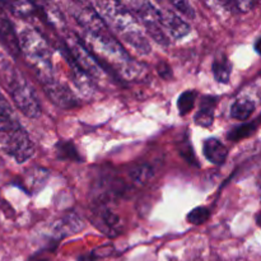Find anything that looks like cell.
I'll use <instances>...</instances> for the list:
<instances>
[{
    "mask_svg": "<svg viewBox=\"0 0 261 261\" xmlns=\"http://www.w3.org/2000/svg\"><path fill=\"white\" fill-rule=\"evenodd\" d=\"M0 111L10 112V114H12V109H10V106L8 105V102L5 101L4 97L2 96V93H0Z\"/></svg>",
    "mask_w": 261,
    "mask_h": 261,
    "instance_id": "cell-28",
    "label": "cell"
},
{
    "mask_svg": "<svg viewBox=\"0 0 261 261\" xmlns=\"http://www.w3.org/2000/svg\"><path fill=\"white\" fill-rule=\"evenodd\" d=\"M99 14L103 15L111 27L121 35V37L127 43L137 48L139 53L148 54L150 51V45L140 32L139 24L135 15L127 9L126 5L116 2L97 3Z\"/></svg>",
    "mask_w": 261,
    "mask_h": 261,
    "instance_id": "cell-1",
    "label": "cell"
},
{
    "mask_svg": "<svg viewBox=\"0 0 261 261\" xmlns=\"http://www.w3.org/2000/svg\"><path fill=\"white\" fill-rule=\"evenodd\" d=\"M43 89L48 98L53 101V103L60 109H73V107L78 106V99H76L75 94L68 87L59 83L55 79L50 83L43 84Z\"/></svg>",
    "mask_w": 261,
    "mask_h": 261,
    "instance_id": "cell-9",
    "label": "cell"
},
{
    "mask_svg": "<svg viewBox=\"0 0 261 261\" xmlns=\"http://www.w3.org/2000/svg\"><path fill=\"white\" fill-rule=\"evenodd\" d=\"M257 189H259V193H260V196H261V175H260V177L257 178Z\"/></svg>",
    "mask_w": 261,
    "mask_h": 261,
    "instance_id": "cell-32",
    "label": "cell"
},
{
    "mask_svg": "<svg viewBox=\"0 0 261 261\" xmlns=\"http://www.w3.org/2000/svg\"><path fill=\"white\" fill-rule=\"evenodd\" d=\"M255 111V103L250 98H240L231 106V116L233 119L245 121Z\"/></svg>",
    "mask_w": 261,
    "mask_h": 261,
    "instance_id": "cell-17",
    "label": "cell"
},
{
    "mask_svg": "<svg viewBox=\"0 0 261 261\" xmlns=\"http://www.w3.org/2000/svg\"><path fill=\"white\" fill-rule=\"evenodd\" d=\"M157 71L160 74V76H162L163 79H171V76H172V71H171L170 65L166 61H160L157 64Z\"/></svg>",
    "mask_w": 261,
    "mask_h": 261,
    "instance_id": "cell-26",
    "label": "cell"
},
{
    "mask_svg": "<svg viewBox=\"0 0 261 261\" xmlns=\"http://www.w3.org/2000/svg\"><path fill=\"white\" fill-rule=\"evenodd\" d=\"M181 154H182L184 157L189 161V162H193V160H194V162H196V158H195V155H194V149L190 147V144H186V148L182 147V149H181Z\"/></svg>",
    "mask_w": 261,
    "mask_h": 261,
    "instance_id": "cell-27",
    "label": "cell"
},
{
    "mask_svg": "<svg viewBox=\"0 0 261 261\" xmlns=\"http://www.w3.org/2000/svg\"><path fill=\"white\" fill-rule=\"evenodd\" d=\"M127 9L135 15L144 27L147 28V32L158 45L168 46L170 40L167 35L163 32L162 27V12L161 9L155 8L149 2H133L127 4Z\"/></svg>",
    "mask_w": 261,
    "mask_h": 261,
    "instance_id": "cell-5",
    "label": "cell"
},
{
    "mask_svg": "<svg viewBox=\"0 0 261 261\" xmlns=\"http://www.w3.org/2000/svg\"><path fill=\"white\" fill-rule=\"evenodd\" d=\"M212 70H213V75L218 83L228 84L229 78H231L232 65L226 55H222L221 58L216 59V60L213 61Z\"/></svg>",
    "mask_w": 261,
    "mask_h": 261,
    "instance_id": "cell-15",
    "label": "cell"
},
{
    "mask_svg": "<svg viewBox=\"0 0 261 261\" xmlns=\"http://www.w3.org/2000/svg\"><path fill=\"white\" fill-rule=\"evenodd\" d=\"M74 15L89 36H101L109 33V27L103 18L92 7H81L75 10Z\"/></svg>",
    "mask_w": 261,
    "mask_h": 261,
    "instance_id": "cell-8",
    "label": "cell"
},
{
    "mask_svg": "<svg viewBox=\"0 0 261 261\" xmlns=\"http://www.w3.org/2000/svg\"><path fill=\"white\" fill-rule=\"evenodd\" d=\"M203 153L206 160L213 165H223L228 155L226 145L217 138H209L204 142Z\"/></svg>",
    "mask_w": 261,
    "mask_h": 261,
    "instance_id": "cell-13",
    "label": "cell"
},
{
    "mask_svg": "<svg viewBox=\"0 0 261 261\" xmlns=\"http://www.w3.org/2000/svg\"><path fill=\"white\" fill-rule=\"evenodd\" d=\"M218 98L213 96L203 97L200 107L195 115V124L199 126L209 127L214 121V109L217 106Z\"/></svg>",
    "mask_w": 261,
    "mask_h": 261,
    "instance_id": "cell-14",
    "label": "cell"
},
{
    "mask_svg": "<svg viewBox=\"0 0 261 261\" xmlns=\"http://www.w3.org/2000/svg\"><path fill=\"white\" fill-rule=\"evenodd\" d=\"M257 129V122H250V124H242L240 126L234 127L231 132L228 133L227 138L231 142H239V140L245 139V138H249L256 132Z\"/></svg>",
    "mask_w": 261,
    "mask_h": 261,
    "instance_id": "cell-20",
    "label": "cell"
},
{
    "mask_svg": "<svg viewBox=\"0 0 261 261\" xmlns=\"http://www.w3.org/2000/svg\"><path fill=\"white\" fill-rule=\"evenodd\" d=\"M161 12H162V27L166 28L173 38H182L190 33L189 23L178 17L176 13L168 9H161Z\"/></svg>",
    "mask_w": 261,
    "mask_h": 261,
    "instance_id": "cell-11",
    "label": "cell"
},
{
    "mask_svg": "<svg viewBox=\"0 0 261 261\" xmlns=\"http://www.w3.org/2000/svg\"><path fill=\"white\" fill-rule=\"evenodd\" d=\"M47 177H48L47 171L42 170V168H33V170L28 171L27 182L28 185L32 186L33 189H38L40 188L38 184H43Z\"/></svg>",
    "mask_w": 261,
    "mask_h": 261,
    "instance_id": "cell-23",
    "label": "cell"
},
{
    "mask_svg": "<svg viewBox=\"0 0 261 261\" xmlns=\"http://www.w3.org/2000/svg\"><path fill=\"white\" fill-rule=\"evenodd\" d=\"M224 7L232 12H240V13H247L256 5V3L249 2V0H240V2H226L223 3Z\"/></svg>",
    "mask_w": 261,
    "mask_h": 261,
    "instance_id": "cell-24",
    "label": "cell"
},
{
    "mask_svg": "<svg viewBox=\"0 0 261 261\" xmlns=\"http://www.w3.org/2000/svg\"><path fill=\"white\" fill-rule=\"evenodd\" d=\"M211 218V212L205 206H198L188 214V221L194 226H201Z\"/></svg>",
    "mask_w": 261,
    "mask_h": 261,
    "instance_id": "cell-22",
    "label": "cell"
},
{
    "mask_svg": "<svg viewBox=\"0 0 261 261\" xmlns=\"http://www.w3.org/2000/svg\"><path fill=\"white\" fill-rule=\"evenodd\" d=\"M0 43L12 58L17 59L20 55L19 36L15 33L14 27L8 19H0Z\"/></svg>",
    "mask_w": 261,
    "mask_h": 261,
    "instance_id": "cell-10",
    "label": "cell"
},
{
    "mask_svg": "<svg viewBox=\"0 0 261 261\" xmlns=\"http://www.w3.org/2000/svg\"><path fill=\"white\" fill-rule=\"evenodd\" d=\"M84 228V222L75 213H68L59 219L54 224V233L58 236V239H64L66 236H71L74 233H78Z\"/></svg>",
    "mask_w": 261,
    "mask_h": 261,
    "instance_id": "cell-12",
    "label": "cell"
},
{
    "mask_svg": "<svg viewBox=\"0 0 261 261\" xmlns=\"http://www.w3.org/2000/svg\"><path fill=\"white\" fill-rule=\"evenodd\" d=\"M129 177L134 185L144 186L148 182H150V180L154 177V170L148 163H143V165L135 166L134 168L130 170Z\"/></svg>",
    "mask_w": 261,
    "mask_h": 261,
    "instance_id": "cell-16",
    "label": "cell"
},
{
    "mask_svg": "<svg viewBox=\"0 0 261 261\" xmlns=\"http://www.w3.org/2000/svg\"><path fill=\"white\" fill-rule=\"evenodd\" d=\"M0 73L13 102L19 109V111L30 119L40 117L41 105L36 96L35 89L22 75V73L2 56H0Z\"/></svg>",
    "mask_w": 261,
    "mask_h": 261,
    "instance_id": "cell-2",
    "label": "cell"
},
{
    "mask_svg": "<svg viewBox=\"0 0 261 261\" xmlns=\"http://www.w3.org/2000/svg\"><path fill=\"white\" fill-rule=\"evenodd\" d=\"M0 46H2V43H0Z\"/></svg>",
    "mask_w": 261,
    "mask_h": 261,
    "instance_id": "cell-33",
    "label": "cell"
},
{
    "mask_svg": "<svg viewBox=\"0 0 261 261\" xmlns=\"http://www.w3.org/2000/svg\"><path fill=\"white\" fill-rule=\"evenodd\" d=\"M172 5L178 10V12L182 13L185 17H188L189 19H194V18H195V10L191 7L190 3L180 0V2H172Z\"/></svg>",
    "mask_w": 261,
    "mask_h": 261,
    "instance_id": "cell-25",
    "label": "cell"
},
{
    "mask_svg": "<svg viewBox=\"0 0 261 261\" xmlns=\"http://www.w3.org/2000/svg\"><path fill=\"white\" fill-rule=\"evenodd\" d=\"M256 223H257V226H259L261 228V213H259L256 216Z\"/></svg>",
    "mask_w": 261,
    "mask_h": 261,
    "instance_id": "cell-31",
    "label": "cell"
},
{
    "mask_svg": "<svg viewBox=\"0 0 261 261\" xmlns=\"http://www.w3.org/2000/svg\"><path fill=\"white\" fill-rule=\"evenodd\" d=\"M196 96H198L196 91H186L178 97L177 109L180 115H188L193 110L196 101Z\"/></svg>",
    "mask_w": 261,
    "mask_h": 261,
    "instance_id": "cell-21",
    "label": "cell"
},
{
    "mask_svg": "<svg viewBox=\"0 0 261 261\" xmlns=\"http://www.w3.org/2000/svg\"><path fill=\"white\" fill-rule=\"evenodd\" d=\"M255 51H256L259 55H261V37L255 42Z\"/></svg>",
    "mask_w": 261,
    "mask_h": 261,
    "instance_id": "cell-30",
    "label": "cell"
},
{
    "mask_svg": "<svg viewBox=\"0 0 261 261\" xmlns=\"http://www.w3.org/2000/svg\"><path fill=\"white\" fill-rule=\"evenodd\" d=\"M0 147L15 162L24 163L35 154V145L10 112L0 111Z\"/></svg>",
    "mask_w": 261,
    "mask_h": 261,
    "instance_id": "cell-4",
    "label": "cell"
},
{
    "mask_svg": "<svg viewBox=\"0 0 261 261\" xmlns=\"http://www.w3.org/2000/svg\"><path fill=\"white\" fill-rule=\"evenodd\" d=\"M68 41L69 42L66 43V46H68L71 56L76 61V64L83 69L84 73L88 74L89 76H93V78H99L103 69L97 61L96 56L84 45L83 41L76 35H71V37H69Z\"/></svg>",
    "mask_w": 261,
    "mask_h": 261,
    "instance_id": "cell-6",
    "label": "cell"
},
{
    "mask_svg": "<svg viewBox=\"0 0 261 261\" xmlns=\"http://www.w3.org/2000/svg\"><path fill=\"white\" fill-rule=\"evenodd\" d=\"M19 43L20 50L24 54L28 65L33 69L42 86L53 82L51 50L46 38L37 30L24 28L19 33Z\"/></svg>",
    "mask_w": 261,
    "mask_h": 261,
    "instance_id": "cell-3",
    "label": "cell"
},
{
    "mask_svg": "<svg viewBox=\"0 0 261 261\" xmlns=\"http://www.w3.org/2000/svg\"><path fill=\"white\" fill-rule=\"evenodd\" d=\"M93 226L107 236H117L121 231L120 218L105 204H97L89 217Z\"/></svg>",
    "mask_w": 261,
    "mask_h": 261,
    "instance_id": "cell-7",
    "label": "cell"
},
{
    "mask_svg": "<svg viewBox=\"0 0 261 261\" xmlns=\"http://www.w3.org/2000/svg\"><path fill=\"white\" fill-rule=\"evenodd\" d=\"M55 149L56 157H58L59 160L75 161V162H81L82 161L75 145L71 142H59L58 144L55 145Z\"/></svg>",
    "mask_w": 261,
    "mask_h": 261,
    "instance_id": "cell-19",
    "label": "cell"
},
{
    "mask_svg": "<svg viewBox=\"0 0 261 261\" xmlns=\"http://www.w3.org/2000/svg\"><path fill=\"white\" fill-rule=\"evenodd\" d=\"M96 259H97L96 252H91V254L81 255V256L78 257V261H96Z\"/></svg>",
    "mask_w": 261,
    "mask_h": 261,
    "instance_id": "cell-29",
    "label": "cell"
},
{
    "mask_svg": "<svg viewBox=\"0 0 261 261\" xmlns=\"http://www.w3.org/2000/svg\"><path fill=\"white\" fill-rule=\"evenodd\" d=\"M3 7L8 8L10 13H13L17 17H30V15L35 14L38 10V8L35 4L28 2H15V3H3Z\"/></svg>",
    "mask_w": 261,
    "mask_h": 261,
    "instance_id": "cell-18",
    "label": "cell"
}]
</instances>
